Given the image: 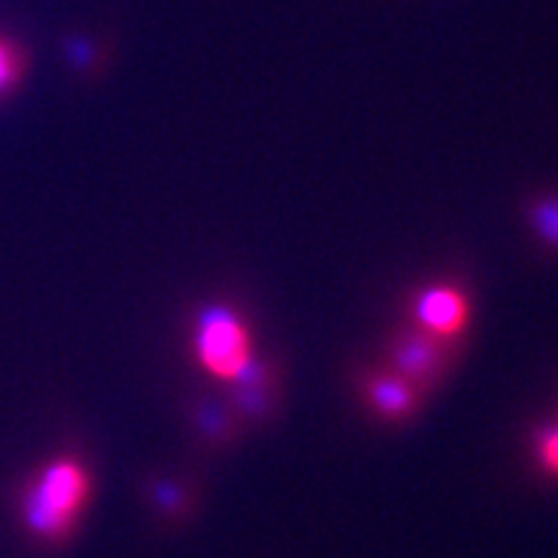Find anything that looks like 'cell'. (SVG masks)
I'll return each mask as SVG.
<instances>
[{
  "instance_id": "6da1fadb",
  "label": "cell",
  "mask_w": 558,
  "mask_h": 558,
  "mask_svg": "<svg viewBox=\"0 0 558 558\" xmlns=\"http://www.w3.org/2000/svg\"><path fill=\"white\" fill-rule=\"evenodd\" d=\"M90 497V473L78 458H58L26 486L24 522L41 541L62 543L78 525Z\"/></svg>"
},
{
  "instance_id": "7a4b0ae2",
  "label": "cell",
  "mask_w": 558,
  "mask_h": 558,
  "mask_svg": "<svg viewBox=\"0 0 558 558\" xmlns=\"http://www.w3.org/2000/svg\"><path fill=\"white\" fill-rule=\"evenodd\" d=\"M194 357L215 380L239 378L254 360L251 333L241 313L222 303L205 305L194 324Z\"/></svg>"
},
{
  "instance_id": "3957f363",
  "label": "cell",
  "mask_w": 558,
  "mask_h": 558,
  "mask_svg": "<svg viewBox=\"0 0 558 558\" xmlns=\"http://www.w3.org/2000/svg\"><path fill=\"white\" fill-rule=\"evenodd\" d=\"M450 365V341L432 337L418 326L396 331L388 347V369L411 383L418 393H427L442 380Z\"/></svg>"
},
{
  "instance_id": "277c9868",
  "label": "cell",
  "mask_w": 558,
  "mask_h": 558,
  "mask_svg": "<svg viewBox=\"0 0 558 558\" xmlns=\"http://www.w3.org/2000/svg\"><path fill=\"white\" fill-rule=\"evenodd\" d=\"M471 303L456 284H429L411 300V324L442 341H456L469 329Z\"/></svg>"
},
{
  "instance_id": "5b68a950",
  "label": "cell",
  "mask_w": 558,
  "mask_h": 558,
  "mask_svg": "<svg viewBox=\"0 0 558 558\" xmlns=\"http://www.w3.org/2000/svg\"><path fill=\"white\" fill-rule=\"evenodd\" d=\"M362 396H365L367 407L375 411V416L386 418V422H403V418L414 416L418 409V390L396 375L393 369H373L362 380Z\"/></svg>"
},
{
  "instance_id": "8992f818",
  "label": "cell",
  "mask_w": 558,
  "mask_h": 558,
  "mask_svg": "<svg viewBox=\"0 0 558 558\" xmlns=\"http://www.w3.org/2000/svg\"><path fill=\"white\" fill-rule=\"evenodd\" d=\"M233 388V409L246 418H264L271 411V399H275V388H271V369L259 360H251L246 369L228 383Z\"/></svg>"
},
{
  "instance_id": "52a82bcc",
  "label": "cell",
  "mask_w": 558,
  "mask_h": 558,
  "mask_svg": "<svg viewBox=\"0 0 558 558\" xmlns=\"http://www.w3.org/2000/svg\"><path fill=\"white\" fill-rule=\"evenodd\" d=\"M527 218L535 233L541 235V241L558 248V197H541L530 202Z\"/></svg>"
},
{
  "instance_id": "ba28073f",
  "label": "cell",
  "mask_w": 558,
  "mask_h": 558,
  "mask_svg": "<svg viewBox=\"0 0 558 558\" xmlns=\"http://www.w3.org/2000/svg\"><path fill=\"white\" fill-rule=\"evenodd\" d=\"M533 450L541 471L550 473V476H558V422L535 432Z\"/></svg>"
},
{
  "instance_id": "9c48e42d",
  "label": "cell",
  "mask_w": 558,
  "mask_h": 558,
  "mask_svg": "<svg viewBox=\"0 0 558 558\" xmlns=\"http://www.w3.org/2000/svg\"><path fill=\"white\" fill-rule=\"evenodd\" d=\"M21 70H24V58L19 47L0 39V94H5L21 78Z\"/></svg>"
},
{
  "instance_id": "30bf717a",
  "label": "cell",
  "mask_w": 558,
  "mask_h": 558,
  "mask_svg": "<svg viewBox=\"0 0 558 558\" xmlns=\"http://www.w3.org/2000/svg\"><path fill=\"white\" fill-rule=\"evenodd\" d=\"M197 424L205 437H228L230 435V416H226V411L215 409L213 403H205V407L197 409Z\"/></svg>"
},
{
  "instance_id": "8fae6325",
  "label": "cell",
  "mask_w": 558,
  "mask_h": 558,
  "mask_svg": "<svg viewBox=\"0 0 558 558\" xmlns=\"http://www.w3.org/2000/svg\"><path fill=\"white\" fill-rule=\"evenodd\" d=\"M153 499H156V505L160 509H166V512H177V509L184 505V494H181V488L169 484V481L153 486Z\"/></svg>"
}]
</instances>
